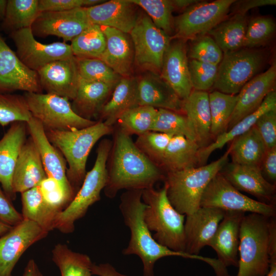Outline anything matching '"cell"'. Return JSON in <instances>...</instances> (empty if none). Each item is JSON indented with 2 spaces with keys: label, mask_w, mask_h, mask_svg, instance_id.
<instances>
[{
  "label": "cell",
  "mask_w": 276,
  "mask_h": 276,
  "mask_svg": "<svg viewBox=\"0 0 276 276\" xmlns=\"http://www.w3.org/2000/svg\"><path fill=\"white\" fill-rule=\"evenodd\" d=\"M40 13L38 0H7L1 28L9 34L23 29L31 28Z\"/></svg>",
  "instance_id": "cell-37"
},
{
  "label": "cell",
  "mask_w": 276,
  "mask_h": 276,
  "mask_svg": "<svg viewBox=\"0 0 276 276\" xmlns=\"http://www.w3.org/2000/svg\"><path fill=\"white\" fill-rule=\"evenodd\" d=\"M229 149L232 163L259 167L267 150L255 125L234 139Z\"/></svg>",
  "instance_id": "cell-34"
},
{
  "label": "cell",
  "mask_w": 276,
  "mask_h": 276,
  "mask_svg": "<svg viewBox=\"0 0 276 276\" xmlns=\"http://www.w3.org/2000/svg\"><path fill=\"white\" fill-rule=\"evenodd\" d=\"M129 35L134 49V62L143 69L159 75L171 37L158 28L144 12L139 14Z\"/></svg>",
  "instance_id": "cell-10"
},
{
  "label": "cell",
  "mask_w": 276,
  "mask_h": 276,
  "mask_svg": "<svg viewBox=\"0 0 276 276\" xmlns=\"http://www.w3.org/2000/svg\"><path fill=\"white\" fill-rule=\"evenodd\" d=\"M151 131L173 136L183 135L195 141L194 132L186 115L169 109H157Z\"/></svg>",
  "instance_id": "cell-42"
},
{
  "label": "cell",
  "mask_w": 276,
  "mask_h": 276,
  "mask_svg": "<svg viewBox=\"0 0 276 276\" xmlns=\"http://www.w3.org/2000/svg\"><path fill=\"white\" fill-rule=\"evenodd\" d=\"M255 126L267 150L276 147V108L263 113Z\"/></svg>",
  "instance_id": "cell-51"
},
{
  "label": "cell",
  "mask_w": 276,
  "mask_h": 276,
  "mask_svg": "<svg viewBox=\"0 0 276 276\" xmlns=\"http://www.w3.org/2000/svg\"><path fill=\"white\" fill-rule=\"evenodd\" d=\"M142 190H126L120 196L119 209L125 224L130 231V240L123 254L139 256L143 265L144 276H154L156 262L169 256L201 260L211 265L214 259L175 251L154 239L144 220L143 213L146 205L142 200Z\"/></svg>",
  "instance_id": "cell-2"
},
{
  "label": "cell",
  "mask_w": 276,
  "mask_h": 276,
  "mask_svg": "<svg viewBox=\"0 0 276 276\" xmlns=\"http://www.w3.org/2000/svg\"><path fill=\"white\" fill-rule=\"evenodd\" d=\"M275 23L267 16H257L247 22L244 48L254 49L265 44L273 36Z\"/></svg>",
  "instance_id": "cell-47"
},
{
  "label": "cell",
  "mask_w": 276,
  "mask_h": 276,
  "mask_svg": "<svg viewBox=\"0 0 276 276\" xmlns=\"http://www.w3.org/2000/svg\"><path fill=\"white\" fill-rule=\"evenodd\" d=\"M91 272L93 274L99 276H127L120 273L113 266L107 263L98 265L93 263Z\"/></svg>",
  "instance_id": "cell-56"
},
{
  "label": "cell",
  "mask_w": 276,
  "mask_h": 276,
  "mask_svg": "<svg viewBox=\"0 0 276 276\" xmlns=\"http://www.w3.org/2000/svg\"><path fill=\"white\" fill-rule=\"evenodd\" d=\"M21 194L23 219L34 222L48 232L54 229L56 218L60 212L45 202L39 186Z\"/></svg>",
  "instance_id": "cell-36"
},
{
  "label": "cell",
  "mask_w": 276,
  "mask_h": 276,
  "mask_svg": "<svg viewBox=\"0 0 276 276\" xmlns=\"http://www.w3.org/2000/svg\"><path fill=\"white\" fill-rule=\"evenodd\" d=\"M225 212L217 208L200 206L194 213L186 216V253L198 255L200 250L208 245Z\"/></svg>",
  "instance_id": "cell-19"
},
{
  "label": "cell",
  "mask_w": 276,
  "mask_h": 276,
  "mask_svg": "<svg viewBox=\"0 0 276 276\" xmlns=\"http://www.w3.org/2000/svg\"><path fill=\"white\" fill-rule=\"evenodd\" d=\"M107 181L103 189L109 198L121 190L153 188L165 173L135 145L131 136L117 128L107 162Z\"/></svg>",
  "instance_id": "cell-1"
},
{
  "label": "cell",
  "mask_w": 276,
  "mask_h": 276,
  "mask_svg": "<svg viewBox=\"0 0 276 276\" xmlns=\"http://www.w3.org/2000/svg\"><path fill=\"white\" fill-rule=\"evenodd\" d=\"M236 0L201 1L191 6L174 19L171 39H192L206 34L225 19Z\"/></svg>",
  "instance_id": "cell-12"
},
{
  "label": "cell",
  "mask_w": 276,
  "mask_h": 276,
  "mask_svg": "<svg viewBox=\"0 0 276 276\" xmlns=\"http://www.w3.org/2000/svg\"><path fill=\"white\" fill-rule=\"evenodd\" d=\"M157 111L151 106L138 105L122 113L116 123L123 132L138 136L152 130Z\"/></svg>",
  "instance_id": "cell-41"
},
{
  "label": "cell",
  "mask_w": 276,
  "mask_h": 276,
  "mask_svg": "<svg viewBox=\"0 0 276 276\" xmlns=\"http://www.w3.org/2000/svg\"><path fill=\"white\" fill-rule=\"evenodd\" d=\"M90 24L86 8L81 7L61 12H40L31 29L34 36H56L65 42L71 41Z\"/></svg>",
  "instance_id": "cell-16"
},
{
  "label": "cell",
  "mask_w": 276,
  "mask_h": 276,
  "mask_svg": "<svg viewBox=\"0 0 276 276\" xmlns=\"http://www.w3.org/2000/svg\"><path fill=\"white\" fill-rule=\"evenodd\" d=\"M247 26L246 15L235 14L224 19L206 34L211 36L223 53L243 48Z\"/></svg>",
  "instance_id": "cell-35"
},
{
  "label": "cell",
  "mask_w": 276,
  "mask_h": 276,
  "mask_svg": "<svg viewBox=\"0 0 276 276\" xmlns=\"http://www.w3.org/2000/svg\"><path fill=\"white\" fill-rule=\"evenodd\" d=\"M266 276H276V257L270 258L269 270Z\"/></svg>",
  "instance_id": "cell-59"
},
{
  "label": "cell",
  "mask_w": 276,
  "mask_h": 276,
  "mask_svg": "<svg viewBox=\"0 0 276 276\" xmlns=\"http://www.w3.org/2000/svg\"><path fill=\"white\" fill-rule=\"evenodd\" d=\"M50 143L64 156L68 167L67 179L76 193L86 175V164L89 153L102 137L113 131V127L98 121L90 126L73 130H45Z\"/></svg>",
  "instance_id": "cell-3"
},
{
  "label": "cell",
  "mask_w": 276,
  "mask_h": 276,
  "mask_svg": "<svg viewBox=\"0 0 276 276\" xmlns=\"http://www.w3.org/2000/svg\"><path fill=\"white\" fill-rule=\"evenodd\" d=\"M40 86L47 94L73 100L80 80L75 56L50 62L37 72Z\"/></svg>",
  "instance_id": "cell-18"
},
{
  "label": "cell",
  "mask_w": 276,
  "mask_h": 276,
  "mask_svg": "<svg viewBox=\"0 0 276 276\" xmlns=\"http://www.w3.org/2000/svg\"><path fill=\"white\" fill-rule=\"evenodd\" d=\"M24 96L32 117L41 123L45 130L80 129L97 122L78 115L67 98L42 93H25Z\"/></svg>",
  "instance_id": "cell-8"
},
{
  "label": "cell",
  "mask_w": 276,
  "mask_h": 276,
  "mask_svg": "<svg viewBox=\"0 0 276 276\" xmlns=\"http://www.w3.org/2000/svg\"><path fill=\"white\" fill-rule=\"evenodd\" d=\"M229 152V148L219 159L209 164L166 174L164 181L167 196L178 213L189 215L200 207L205 189L227 163Z\"/></svg>",
  "instance_id": "cell-4"
},
{
  "label": "cell",
  "mask_w": 276,
  "mask_h": 276,
  "mask_svg": "<svg viewBox=\"0 0 276 276\" xmlns=\"http://www.w3.org/2000/svg\"><path fill=\"white\" fill-rule=\"evenodd\" d=\"M138 105L137 79L130 76L122 77L97 118L106 125L113 127L122 113Z\"/></svg>",
  "instance_id": "cell-30"
},
{
  "label": "cell",
  "mask_w": 276,
  "mask_h": 276,
  "mask_svg": "<svg viewBox=\"0 0 276 276\" xmlns=\"http://www.w3.org/2000/svg\"><path fill=\"white\" fill-rule=\"evenodd\" d=\"M138 6L130 0H110L86 8L91 24L129 34L137 20Z\"/></svg>",
  "instance_id": "cell-23"
},
{
  "label": "cell",
  "mask_w": 276,
  "mask_h": 276,
  "mask_svg": "<svg viewBox=\"0 0 276 276\" xmlns=\"http://www.w3.org/2000/svg\"><path fill=\"white\" fill-rule=\"evenodd\" d=\"M200 206L214 207L225 211L256 213L274 218L276 209L274 204L252 199L241 193L220 172L210 181L205 189Z\"/></svg>",
  "instance_id": "cell-11"
},
{
  "label": "cell",
  "mask_w": 276,
  "mask_h": 276,
  "mask_svg": "<svg viewBox=\"0 0 276 276\" xmlns=\"http://www.w3.org/2000/svg\"><path fill=\"white\" fill-rule=\"evenodd\" d=\"M276 108V92L271 91L265 97L259 107L251 114L245 117L231 129L218 136L214 141L199 150L198 165L206 164L211 153L217 149H222L227 143L233 141L254 126L258 119L265 112Z\"/></svg>",
  "instance_id": "cell-32"
},
{
  "label": "cell",
  "mask_w": 276,
  "mask_h": 276,
  "mask_svg": "<svg viewBox=\"0 0 276 276\" xmlns=\"http://www.w3.org/2000/svg\"><path fill=\"white\" fill-rule=\"evenodd\" d=\"M32 116L24 96L0 94V125L5 126L15 122H28Z\"/></svg>",
  "instance_id": "cell-44"
},
{
  "label": "cell",
  "mask_w": 276,
  "mask_h": 276,
  "mask_svg": "<svg viewBox=\"0 0 276 276\" xmlns=\"http://www.w3.org/2000/svg\"><path fill=\"white\" fill-rule=\"evenodd\" d=\"M211 118V137L215 140L227 131L237 101V95H229L217 90L209 93Z\"/></svg>",
  "instance_id": "cell-39"
},
{
  "label": "cell",
  "mask_w": 276,
  "mask_h": 276,
  "mask_svg": "<svg viewBox=\"0 0 276 276\" xmlns=\"http://www.w3.org/2000/svg\"><path fill=\"white\" fill-rule=\"evenodd\" d=\"M142 199L146 205L143 217L153 238L159 244L177 252H186V215L178 213L170 202L165 185L160 189L143 190Z\"/></svg>",
  "instance_id": "cell-5"
},
{
  "label": "cell",
  "mask_w": 276,
  "mask_h": 276,
  "mask_svg": "<svg viewBox=\"0 0 276 276\" xmlns=\"http://www.w3.org/2000/svg\"><path fill=\"white\" fill-rule=\"evenodd\" d=\"M245 213L226 211L208 246L216 252L218 260L226 267H238L240 228Z\"/></svg>",
  "instance_id": "cell-24"
},
{
  "label": "cell",
  "mask_w": 276,
  "mask_h": 276,
  "mask_svg": "<svg viewBox=\"0 0 276 276\" xmlns=\"http://www.w3.org/2000/svg\"><path fill=\"white\" fill-rule=\"evenodd\" d=\"M47 177L39 151L30 136L23 145L16 163L12 176L13 192L21 193L37 187Z\"/></svg>",
  "instance_id": "cell-26"
},
{
  "label": "cell",
  "mask_w": 276,
  "mask_h": 276,
  "mask_svg": "<svg viewBox=\"0 0 276 276\" xmlns=\"http://www.w3.org/2000/svg\"><path fill=\"white\" fill-rule=\"evenodd\" d=\"M30 136L39 151L47 177L56 180L72 201L76 195L66 176V162L62 154L48 139L41 123L34 117L27 122Z\"/></svg>",
  "instance_id": "cell-17"
},
{
  "label": "cell",
  "mask_w": 276,
  "mask_h": 276,
  "mask_svg": "<svg viewBox=\"0 0 276 276\" xmlns=\"http://www.w3.org/2000/svg\"><path fill=\"white\" fill-rule=\"evenodd\" d=\"M70 45L77 58L101 59L105 50V37L101 26L91 24L73 39Z\"/></svg>",
  "instance_id": "cell-40"
},
{
  "label": "cell",
  "mask_w": 276,
  "mask_h": 276,
  "mask_svg": "<svg viewBox=\"0 0 276 276\" xmlns=\"http://www.w3.org/2000/svg\"><path fill=\"white\" fill-rule=\"evenodd\" d=\"M7 5V0H0V21H2L4 18Z\"/></svg>",
  "instance_id": "cell-60"
},
{
  "label": "cell",
  "mask_w": 276,
  "mask_h": 276,
  "mask_svg": "<svg viewBox=\"0 0 276 276\" xmlns=\"http://www.w3.org/2000/svg\"><path fill=\"white\" fill-rule=\"evenodd\" d=\"M139 105L182 112V100L159 74L150 72L137 79Z\"/></svg>",
  "instance_id": "cell-27"
},
{
  "label": "cell",
  "mask_w": 276,
  "mask_h": 276,
  "mask_svg": "<svg viewBox=\"0 0 276 276\" xmlns=\"http://www.w3.org/2000/svg\"><path fill=\"white\" fill-rule=\"evenodd\" d=\"M275 81L276 63L274 61L265 72L248 82L237 94V101L227 130L259 107L266 96L275 89Z\"/></svg>",
  "instance_id": "cell-21"
},
{
  "label": "cell",
  "mask_w": 276,
  "mask_h": 276,
  "mask_svg": "<svg viewBox=\"0 0 276 276\" xmlns=\"http://www.w3.org/2000/svg\"><path fill=\"white\" fill-rule=\"evenodd\" d=\"M9 35L19 59L36 72L50 62L74 56L70 44L65 42L41 43L35 38L31 28L18 30Z\"/></svg>",
  "instance_id": "cell-13"
},
{
  "label": "cell",
  "mask_w": 276,
  "mask_h": 276,
  "mask_svg": "<svg viewBox=\"0 0 276 276\" xmlns=\"http://www.w3.org/2000/svg\"><path fill=\"white\" fill-rule=\"evenodd\" d=\"M266 60L264 52L254 49L243 48L223 53L213 87L224 94L237 95L257 75Z\"/></svg>",
  "instance_id": "cell-9"
},
{
  "label": "cell",
  "mask_w": 276,
  "mask_h": 276,
  "mask_svg": "<svg viewBox=\"0 0 276 276\" xmlns=\"http://www.w3.org/2000/svg\"><path fill=\"white\" fill-rule=\"evenodd\" d=\"M114 87L105 83L87 81L80 77L77 92L71 104L73 110L87 120L97 118Z\"/></svg>",
  "instance_id": "cell-31"
},
{
  "label": "cell",
  "mask_w": 276,
  "mask_h": 276,
  "mask_svg": "<svg viewBox=\"0 0 276 276\" xmlns=\"http://www.w3.org/2000/svg\"><path fill=\"white\" fill-rule=\"evenodd\" d=\"M190 78L194 90L205 91L213 87L218 70V65L188 60Z\"/></svg>",
  "instance_id": "cell-49"
},
{
  "label": "cell",
  "mask_w": 276,
  "mask_h": 276,
  "mask_svg": "<svg viewBox=\"0 0 276 276\" xmlns=\"http://www.w3.org/2000/svg\"><path fill=\"white\" fill-rule=\"evenodd\" d=\"M16 90L42 92L37 72L22 63L0 34V94Z\"/></svg>",
  "instance_id": "cell-15"
},
{
  "label": "cell",
  "mask_w": 276,
  "mask_h": 276,
  "mask_svg": "<svg viewBox=\"0 0 276 276\" xmlns=\"http://www.w3.org/2000/svg\"><path fill=\"white\" fill-rule=\"evenodd\" d=\"M186 41L179 39L171 40L159 74L182 100L187 98L193 90L190 78Z\"/></svg>",
  "instance_id": "cell-20"
},
{
  "label": "cell",
  "mask_w": 276,
  "mask_h": 276,
  "mask_svg": "<svg viewBox=\"0 0 276 276\" xmlns=\"http://www.w3.org/2000/svg\"><path fill=\"white\" fill-rule=\"evenodd\" d=\"M112 141L103 139L97 149L96 159L93 168L86 173L83 182L70 204L57 215L54 228L63 233H70L75 222L83 217L88 208L100 200V194L107 181V162Z\"/></svg>",
  "instance_id": "cell-7"
},
{
  "label": "cell",
  "mask_w": 276,
  "mask_h": 276,
  "mask_svg": "<svg viewBox=\"0 0 276 276\" xmlns=\"http://www.w3.org/2000/svg\"><path fill=\"white\" fill-rule=\"evenodd\" d=\"M172 137L167 133L150 131L138 135L134 143L143 154L159 167Z\"/></svg>",
  "instance_id": "cell-46"
},
{
  "label": "cell",
  "mask_w": 276,
  "mask_h": 276,
  "mask_svg": "<svg viewBox=\"0 0 276 276\" xmlns=\"http://www.w3.org/2000/svg\"><path fill=\"white\" fill-rule=\"evenodd\" d=\"M220 172L239 191L253 195L260 201L274 204L275 185L265 179L260 167L231 163Z\"/></svg>",
  "instance_id": "cell-22"
},
{
  "label": "cell",
  "mask_w": 276,
  "mask_h": 276,
  "mask_svg": "<svg viewBox=\"0 0 276 276\" xmlns=\"http://www.w3.org/2000/svg\"><path fill=\"white\" fill-rule=\"evenodd\" d=\"M191 40L188 54L190 59L214 65L219 64L223 53L211 36L206 34Z\"/></svg>",
  "instance_id": "cell-48"
},
{
  "label": "cell",
  "mask_w": 276,
  "mask_h": 276,
  "mask_svg": "<svg viewBox=\"0 0 276 276\" xmlns=\"http://www.w3.org/2000/svg\"><path fill=\"white\" fill-rule=\"evenodd\" d=\"M84 7V0H38L40 12H61Z\"/></svg>",
  "instance_id": "cell-53"
},
{
  "label": "cell",
  "mask_w": 276,
  "mask_h": 276,
  "mask_svg": "<svg viewBox=\"0 0 276 276\" xmlns=\"http://www.w3.org/2000/svg\"><path fill=\"white\" fill-rule=\"evenodd\" d=\"M48 233L34 222L23 219L1 236L0 276H12V271L25 251Z\"/></svg>",
  "instance_id": "cell-14"
},
{
  "label": "cell",
  "mask_w": 276,
  "mask_h": 276,
  "mask_svg": "<svg viewBox=\"0 0 276 276\" xmlns=\"http://www.w3.org/2000/svg\"><path fill=\"white\" fill-rule=\"evenodd\" d=\"M12 227L13 226L0 221V236L7 233Z\"/></svg>",
  "instance_id": "cell-61"
},
{
  "label": "cell",
  "mask_w": 276,
  "mask_h": 276,
  "mask_svg": "<svg viewBox=\"0 0 276 276\" xmlns=\"http://www.w3.org/2000/svg\"><path fill=\"white\" fill-rule=\"evenodd\" d=\"M27 123L15 122L11 124L0 139V182L6 195L15 198L12 188V176L20 150L26 140Z\"/></svg>",
  "instance_id": "cell-25"
},
{
  "label": "cell",
  "mask_w": 276,
  "mask_h": 276,
  "mask_svg": "<svg viewBox=\"0 0 276 276\" xmlns=\"http://www.w3.org/2000/svg\"><path fill=\"white\" fill-rule=\"evenodd\" d=\"M182 111L193 130L195 142L200 148L209 145L212 137L209 93L193 89L188 97L182 100Z\"/></svg>",
  "instance_id": "cell-29"
},
{
  "label": "cell",
  "mask_w": 276,
  "mask_h": 276,
  "mask_svg": "<svg viewBox=\"0 0 276 276\" xmlns=\"http://www.w3.org/2000/svg\"><path fill=\"white\" fill-rule=\"evenodd\" d=\"M275 5V0H242L236 1L231 7H234V14H239L245 15L246 12L251 9Z\"/></svg>",
  "instance_id": "cell-55"
},
{
  "label": "cell",
  "mask_w": 276,
  "mask_h": 276,
  "mask_svg": "<svg viewBox=\"0 0 276 276\" xmlns=\"http://www.w3.org/2000/svg\"><path fill=\"white\" fill-rule=\"evenodd\" d=\"M22 220L21 214L15 209L11 200L0 189V221L14 226Z\"/></svg>",
  "instance_id": "cell-52"
},
{
  "label": "cell",
  "mask_w": 276,
  "mask_h": 276,
  "mask_svg": "<svg viewBox=\"0 0 276 276\" xmlns=\"http://www.w3.org/2000/svg\"><path fill=\"white\" fill-rule=\"evenodd\" d=\"M130 1L143 9L154 24L170 36L174 31L172 13L175 10L172 0Z\"/></svg>",
  "instance_id": "cell-43"
},
{
  "label": "cell",
  "mask_w": 276,
  "mask_h": 276,
  "mask_svg": "<svg viewBox=\"0 0 276 276\" xmlns=\"http://www.w3.org/2000/svg\"><path fill=\"white\" fill-rule=\"evenodd\" d=\"M52 260L61 276H91L93 264L87 255L73 251L67 245L59 243L52 251Z\"/></svg>",
  "instance_id": "cell-38"
},
{
  "label": "cell",
  "mask_w": 276,
  "mask_h": 276,
  "mask_svg": "<svg viewBox=\"0 0 276 276\" xmlns=\"http://www.w3.org/2000/svg\"><path fill=\"white\" fill-rule=\"evenodd\" d=\"M76 58L81 79L101 82L114 86L122 77L100 59Z\"/></svg>",
  "instance_id": "cell-45"
},
{
  "label": "cell",
  "mask_w": 276,
  "mask_h": 276,
  "mask_svg": "<svg viewBox=\"0 0 276 276\" xmlns=\"http://www.w3.org/2000/svg\"><path fill=\"white\" fill-rule=\"evenodd\" d=\"M197 143L183 135L172 137L163 157L159 167L165 173L199 166Z\"/></svg>",
  "instance_id": "cell-33"
},
{
  "label": "cell",
  "mask_w": 276,
  "mask_h": 276,
  "mask_svg": "<svg viewBox=\"0 0 276 276\" xmlns=\"http://www.w3.org/2000/svg\"><path fill=\"white\" fill-rule=\"evenodd\" d=\"M200 1L198 0H172L175 10H183Z\"/></svg>",
  "instance_id": "cell-58"
},
{
  "label": "cell",
  "mask_w": 276,
  "mask_h": 276,
  "mask_svg": "<svg viewBox=\"0 0 276 276\" xmlns=\"http://www.w3.org/2000/svg\"><path fill=\"white\" fill-rule=\"evenodd\" d=\"M272 218L256 213L243 217L240 228L236 276H266L268 272Z\"/></svg>",
  "instance_id": "cell-6"
},
{
  "label": "cell",
  "mask_w": 276,
  "mask_h": 276,
  "mask_svg": "<svg viewBox=\"0 0 276 276\" xmlns=\"http://www.w3.org/2000/svg\"><path fill=\"white\" fill-rule=\"evenodd\" d=\"M22 276H43L36 262L30 260L27 263Z\"/></svg>",
  "instance_id": "cell-57"
},
{
  "label": "cell",
  "mask_w": 276,
  "mask_h": 276,
  "mask_svg": "<svg viewBox=\"0 0 276 276\" xmlns=\"http://www.w3.org/2000/svg\"><path fill=\"white\" fill-rule=\"evenodd\" d=\"M38 186L45 202L58 212L71 202L58 182L53 178L47 177Z\"/></svg>",
  "instance_id": "cell-50"
},
{
  "label": "cell",
  "mask_w": 276,
  "mask_h": 276,
  "mask_svg": "<svg viewBox=\"0 0 276 276\" xmlns=\"http://www.w3.org/2000/svg\"><path fill=\"white\" fill-rule=\"evenodd\" d=\"M265 179L275 185L276 180V147L266 150L260 166Z\"/></svg>",
  "instance_id": "cell-54"
},
{
  "label": "cell",
  "mask_w": 276,
  "mask_h": 276,
  "mask_svg": "<svg viewBox=\"0 0 276 276\" xmlns=\"http://www.w3.org/2000/svg\"><path fill=\"white\" fill-rule=\"evenodd\" d=\"M221 276H231V275H230L228 273V272H227V273H225V274H223V275H221Z\"/></svg>",
  "instance_id": "cell-62"
},
{
  "label": "cell",
  "mask_w": 276,
  "mask_h": 276,
  "mask_svg": "<svg viewBox=\"0 0 276 276\" xmlns=\"http://www.w3.org/2000/svg\"><path fill=\"white\" fill-rule=\"evenodd\" d=\"M101 27L106 40L105 50L101 59L121 77L130 76L134 54L129 34L110 27Z\"/></svg>",
  "instance_id": "cell-28"
}]
</instances>
